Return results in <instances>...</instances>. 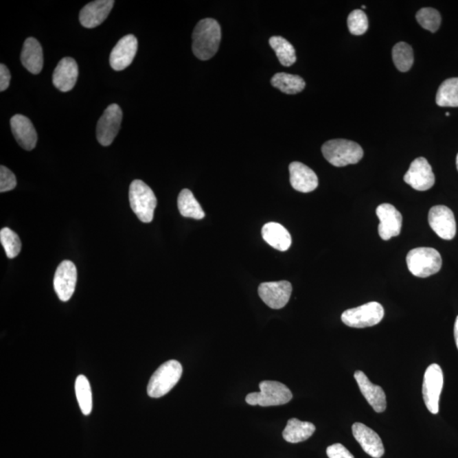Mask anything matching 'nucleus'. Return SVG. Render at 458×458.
Returning <instances> with one entry per match:
<instances>
[{
	"mask_svg": "<svg viewBox=\"0 0 458 458\" xmlns=\"http://www.w3.org/2000/svg\"><path fill=\"white\" fill-rule=\"evenodd\" d=\"M192 39L194 55L201 60H210L218 51L222 39L221 27L212 18H205L194 29Z\"/></svg>",
	"mask_w": 458,
	"mask_h": 458,
	"instance_id": "1",
	"label": "nucleus"
},
{
	"mask_svg": "<svg viewBox=\"0 0 458 458\" xmlns=\"http://www.w3.org/2000/svg\"><path fill=\"white\" fill-rule=\"evenodd\" d=\"M324 158L336 168L356 164L363 157V148L347 139H332L322 146Z\"/></svg>",
	"mask_w": 458,
	"mask_h": 458,
	"instance_id": "2",
	"label": "nucleus"
},
{
	"mask_svg": "<svg viewBox=\"0 0 458 458\" xmlns=\"http://www.w3.org/2000/svg\"><path fill=\"white\" fill-rule=\"evenodd\" d=\"M183 367L176 360H170L158 367L148 384L147 393L150 398H160L179 383L182 377Z\"/></svg>",
	"mask_w": 458,
	"mask_h": 458,
	"instance_id": "3",
	"label": "nucleus"
},
{
	"mask_svg": "<svg viewBox=\"0 0 458 458\" xmlns=\"http://www.w3.org/2000/svg\"><path fill=\"white\" fill-rule=\"evenodd\" d=\"M407 264L413 275L428 277L441 270L442 258L439 252L434 248L420 247L409 252Z\"/></svg>",
	"mask_w": 458,
	"mask_h": 458,
	"instance_id": "4",
	"label": "nucleus"
},
{
	"mask_svg": "<svg viewBox=\"0 0 458 458\" xmlns=\"http://www.w3.org/2000/svg\"><path fill=\"white\" fill-rule=\"evenodd\" d=\"M129 201L132 210L140 221L152 222L157 199L149 186L142 180H135L129 187Z\"/></svg>",
	"mask_w": 458,
	"mask_h": 458,
	"instance_id": "5",
	"label": "nucleus"
},
{
	"mask_svg": "<svg viewBox=\"0 0 458 458\" xmlns=\"http://www.w3.org/2000/svg\"><path fill=\"white\" fill-rule=\"evenodd\" d=\"M260 392H253L245 398L249 405L273 407L284 405L291 401L293 395L286 385L277 381L265 380L259 385Z\"/></svg>",
	"mask_w": 458,
	"mask_h": 458,
	"instance_id": "6",
	"label": "nucleus"
},
{
	"mask_svg": "<svg viewBox=\"0 0 458 458\" xmlns=\"http://www.w3.org/2000/svg\"><path fill=\"white\" fill-rule=\"evenodd\" d=\"M385 310L378 302H369L358 308L346 310L341 315L345 325L356 329L377 325L383 319Z\"/></svg>",
	"mask_w": 458,
	"mask_h": 458,
	"instance_id": "7",
	"label": "nucleus"
},
{
	"mask_svg": "<svg viewBox=\"0 0 458 458\" xmlns=\"http://www.w3.org/2000/svg\"><path fill=\"white\" fill-rule=\"evenodd\" d=\"M444 383L442 367L438 364H431L425 371L423 383V398L425 406L433 414L439 413V398Z\"/></svg>",
	"mask_w": 458,
	"mask_h": 458,
	"instance_id": "8",
	"label": "nucleus"
},
{
	"mask_svg": "<svg viewBox=\"0 0 458 458\" xmlns=\"http://www.w3.org/2000/svg\"><path fill=\"white\" fill-rule=\"evenodd\" d=\"M122 111L117 104H110L104 111L97 124V139L103 146H109L114 141L121 128Z\"/></svg>",
	"mask_w": 458,
	"mask_h": 458,
	"instance_id": "9",
	"label": "nucleus"
},
{
	"mask_svg": "<svg viewBox=\"0 0 458 458\" xmlns=\"http://www.w3.org/2000/svg\"><path fill=\"white\" fill-rule=\"evenodd\" d=\"M428 225L439 238L452 240L456 236L455 216L450 208L445 205H435L428 212Z\"/></svg>",
	"mask_w": 458,
	"mask_h": 458,
	"instance_id": "10",
	"label": "nucleus"
},
{
	"mask_svg": "<svg viewBox=\"0 0 458 458\" xmlns=\"http://www.w3.org/2000/svg\"><path fill=\"white\" fill-rule=\"evenodd\" d=\"M404 181L418 191L431 190L435 185V178L431 165L426 159L424 157L415 159L404 176Z\"/></svg>",
	"mask_w": 458,
	"mask_h": 458,
	"instance_id": "11",
	"label": "nucleus"
},
{
	"mask_svg": "<svg viewBox=\"0 0 458 458\" xmlns=\"http://www.w3.org/2000/svg\"><path fill=\"white\" fill-rule=\"evenodd\" d=\"M78 272L73 262L63 261L56 269L54 277V288L61 301H68L74 294Z\"/></svg>",
	"mask_w": 458,
	"mask_h": 458,
	"instance_id": "12",
	"label": "nucleus"
},
{
	"mask_svg": "<svg viewBox=\"0 0 458 458\" xmlns=\"http://www.w3.org/2000/svg\"><path fill=\"white\" fill-rule=\"evenodd\" d=\"M291 293L292 286L288 281L262 283L258 288L260 298L272 309L284 308L290 301Z\"/></svg>",
	"mask_w": 458,
	"mask_h": 458,
	"instance_id": "13",
	"label": "nucleus"
},
{
	"mask_svg": "<svg viewBox=\"0 0 458 458\" xmlns=\"http://www.w3.org/2000/svg\"><path fill=\"white\" fill-rule=\"evenodd\" d=\"M376 214L380 222L378 225V234L382 240H389L401 233L402 216L394 205L381 204L377 208Z\"/></svg>",
	"mask_w": 458,
	"mask_h": 458,
	"instance_id": "14",
	"label": "nucleus"
},
{
	"mask_svg": "<svg viewBox=\"0 0 458 458\" xmlns=\"http://www.w3.org/2000/svg\"><path fill=\"white\" fill-rule=\"evenodd\" d=\"M138 50V41L129 34L122 38L114 47L110 56V64L115 71L126 69L132 64Z\"/></svg>",
	"mask_w": 458,
	"mask_h": 458,
	"instance_id": "15",
	"label": "nucleus"
},
{
	"mask_svg": "<svg viewBox=\"0 0 458 458\" xmlns=\"http://www.w3.org/2000/svg\"><path fill=\"white\" fill-rule=\"evenodd\" d=\"M352 433L364 452L374 458L383 457L385 454L383 442L372 428L363 424L355 423L352 425Z\"/></svg>",
	"mask_w": 458,
	"mask_h": 458,
	"instance_id": "16",
	"label": "nucleus"
},
{
	"mask_svg": "<svg viewBox=\"0 0 458 458\" xmlns=\"http://www.w3.org/2000/svg\"><path fill=\"white\" fill-rule=\"evenodd\" d=\"M113 0H97L85 5L79 14L82 26L93 28L100 26L106 21L113 10Z\"/></svg>",
	"mask_w": 458,
	"mask_h": 458,
	"instance_id": "17",
	"label": "nucleus"
},
{
	"mask_svg": "<svg viewBox=\"0 0 458 458\" xmlns=\"http://www.w3.org/2000/svg\"><path fill=\"white\" fill-rule=\"evenodd\" d=\"M354 378L364 398L376 413H383L387 409V396L384 389L375 385L362 371H356Z\"/></svg>",
	"mask_w": 458,
	"mask_h": 458,
	"instance_id": "18",
	"label": "nucleus"
},
{
	"mask_svg": "<svg viewBox=\"0 0 458 458\" xmlns=\"http://www.w3.org/2000/svg\"><path fill=\"white\" fill-rule=\"evenodd\" d=\"M288 170H290L291 185L299 192H312L319 186V179L314 171L301 162H292Z\"/></svg>",
	"mask_w": 458,
	"mask_h": 458,
	"instance_id": "19",
	"label": "nucleus"
},
{
	"mask_svg": "<svg viewBox=\"0 0 458 458\" xmlns=\"http://www.w3.org/2000/svg\"><path fill=\"white\" fill-rule=\"evenodd\" d=\"M78 78V66L71 57L63 58L53 73V84L61 92H69Z\"/></svg>",
	"mask_w": 458,
	"mask_h": 458,
	"instance_id": "20",
	"label": "nucleus"
},
{
	"mask_svg": "<svg viewBox=\"0 0 458 458\" xmlns=\"http://www.w3.org/2000/svg\"><path fill=\"white\" fill-rule=\"evenodd\" d=\"M13 135L24 150H34L38 141L37 132L32 122L23 115H16L10 119Z\"/></svg>",
	"mask_w": 458,
	"mask_h": 458,
	"instance_id": "21",
	"label": "nucleus"
},
{
	"mask_svg": "<svg viewBox=\"0 0 458 458\" xmlns=\"http://www.w3.org/2000/svg\"><path fill=\"white\" fill-rule=\"evenodd\" d=\"M21 60L23 67L31 73H41L43 66V55L41 45L37 39L28 38L25 41Z\"/></svg>",
	"mask_w": 458,
	"mask_h": 458,
	"instance_id": "22",
	"label": "nucleus"
},
{
	"mask_svg": "<svg viewBox=\"0 0 458 458\" xmlns=\"http://www.w3.org/2000/svg\"><path fill=\"white\" fill-rule=\"evenodd\" d=\"M262 234L263 240L277 251H286L291 247L290 233L279 223H266L262 227Z\"/></svg>",
	"mask_w": 458,
	"mask_h": 458,
	"instance_id": "23",
	"label": "nucleus"
},
{
	"mask_svg": "<svg viewBox=\"0 0 458 458\" xmlns=\"http://www.w3.org/2000/svg\"><path fill=\"white\" fill-rule=\"evenodd\" d=\"M316 431L315 425L310 422H302L291 418L283 431V437L287 442L299 443L311 437Z\"/></svg>",
	"mask_w": 458,
	"mask_h": 458,
	"instance_id": "24",
	"label": "nucleus"
},
{
	"mask_svg": "<svg viewBox=\"0 0 458 458\" xmlns=\"http://www.w3.org/2000/svg\"><path fill=\"white\" fill-rule=\"evenodd\" d=\"M271 84L281 92L287 95H297L305 89L306 82L300 76L279 72L273 76Z\"/></svg>",
	"mask_w": 458,
	"mask_h": 458,
	"instance_id": "25",
	"label": "nucleus"
},
{
	"mask_svg": "<svg viewBox=\"0 0 458 458\" xmlns=\"http://www.w3.org/2000/svg\"><path fill=\"white\" fill-rule=\"evenodd\" d=\"M178 207L180 214L185 218L201 220L205 218V212L199 202L190 190H183L178 199Z\"/></svg>",
	"mask_w": 458,
	"mask_h": 458,
	"instance_id": "26",
	"label": "nucleus"
},
{
	"mask_svg": "<svg viewBox=\"0 0 458 458\" xmlns=\"http://www.w3.org/2000/svg\"><path fill=\"white\" fill-rule=\"evenodd\" d=\"M269 45L284 67H291L297 62V58L294 46L286 38L280 36H273L269 39Z\"/></svg>",
	"mask_w": 458,
	"mask_h": 458,
	"instance_id": "27",
	"label": "nucleus"
},
{
	"mask_svg": "<svg viewBox=\"0 0 458 458\" xmlns=\"http://www.w3.org/2000/svg\"><path fill=\"white\" fill-rule=\"evenodd\" d=\"M435 101L441 107H458V78L446 79L442 82Z\"/></svg>",
	"mask_w": 458,
	"mask_h": 458,
	"instance_id": "28",
	"label": "nucleus"
},
{
	"mask_svg": "<svg viewBox=\"0 0 458 458\" xmlns=\"http://www.w3.org/2000/svg\"><path fill=\"white\" fill-rule=\"evenodd\" d=\"M76 396H77L79 407L84 415H89L93 409V398L91 387L84 375H79L75 384Z\"/></svg>",
	"mask_w": 458,
	"mask_h": 458,
	"instance_id": "29",
	"label": "nucleus"
},
{
	"mask_svg": "<svg viewBox=\"0 0 458 458\" xmlns=\"http://www.w3.org/2000/svg\"><path fill=\"white\" fill-rule=\"evenodd\" d=\"M395 66L400 71H409L414 62L413 50L409 43L400 42L392 49Z\"/></svg>",
	"mask_w": 458,
	"mask_h": 458,
	"instance_id": "30",
	"label": "nucleus"
},
{
	"mask_svg": "<svg viewBox=\"0 0 458 458\" xmlns=\"http://www.w3.org/2000/svg\"><path fill=\"white\" fill-rule=\"evenodd\" d=\"M0 242H1L7 257L13 259L19 255L21 250V242L19 236L9 228H3L0 231Z\"/></svg>",
	"mask_w": 458,
	"mask_h": 458,
	"instance_id": "31",
	"label": "nucleus"
},
{
	"mask_svg": "<svg viewBox=\"0 0 458 458\" xmlns=\"http://www.w3.org/2000/svg\"><path fill=\"white\" fill-rule=\"evenodd\" d=\"M416 18L420 26L428 31L435 32L442 23L441 14L433 8H423L418 10Z\"/></svg>",
	"mask_w": 458,
	"mask_h": 458,
	"instance_id": "32",
	"label": "nucleus"
},
{
	"mask_svg": "<svg viewBox=\"0 0 458 458\" xmlns=\"http://www.w3.org/2000/svg\"><path fill=\"white\" fill-rule=\"evenodd\" d=\"M347 25L352 34L359 36L365 34L369 29V20L362 10H355L349 14Z\"/></svg>",
	"mask_w": 458,
	"mask_h": 458,
	"instance_id": "33",
	"label": "nucleus"
},
{
	"mask_svg": "<svg viewBox=\"0 0 458 458\" xmlns=\"http://www.w3.org/2000/svg\"><path fill=\"white\" fill-rule=\"evenodd\" d=\"M17 185L14 173L5 165L0 168V192H7L14 189Z\"/></svg>",
	"mask_w": 458,
	"mask_h": 458,
	"instance_id": "34",
	"label": "nucleus"
},
{
	"mask_svg": "<svg viewBox=\"0 0 458 458\" xmlns=\"http://www.w3.org/2000/svg\"><path fill=\"white\" fill-rule=\"evenodd\" d=\"M327 455L329 458H354L347 448L339 443L328 447Z\"/></svg>",
	"mask_w": 458,
	"mask_h": 458,
	"instance_id": "35",
	"label": "nucleus"
},
{
	"mask_svg": "<svg viewBox=\"0 0 458 458\" xmlns=\"http://www.w3.org/2000/svg\"><path fill=\"white\" fill-rule=\"evenodd\" d=\"M10 73L5 65H0V91H5L10 85Z\"/></svg>",
	"mask_w": 458,
	"mask_h": 458,
	"instance_id": "36",
	"label": "nucleus"
},
{
	"mask_svg": "<svg viewBox=\"0 0 458 458\" xmlns=\"http://www.w3.org/2000/svg\"><path fill=\"white\" fill-rule=\"evenodd\" d=\"M454 337H455L456 345L458 349V316L457 317L455 325H454Z\"/></svg>",
	"mask_w": 458,
	"mask_h": 458,
	"instance_id": "37",
	"label": "nucleus"
},
{
	"mask_svg": "<svg viewBox=\"0 0 458 458\" xmlns=\"http://www.w3.org/2000/svg\"><path fill=\"white\" fill-rule=\"evenodd\" d=\"M456 164H457V170H458V154H457V156Z\"/></svg>",
	"mask_w": 458,
	"mask_h": 458,
	"instance_id": "38",
	"label": "nucleus"
},
{
	"mask_svg": "<svg viewBox=\"0 0 458 458\" xmlns=\"http://www.w3.org/2000/svg\"><path fill=\"white\" fill-rule=\"evenodd\" d=\"M366 8H367V7L365 5L362 6V9H366Z\"/></svg>",
	"mask_w": 458,
	"mask_h": 458,
	"instance_id": "39",
	"label": "nucleus"
},
{
	"mask_svg": "<svg viewBox=\"0 0 458 458\" xmlns=\"http://www.w3.org/2000/svg\"><path fill=\"white\" fill-rule=\"evenodd\" d=\"M446 117H449L450 113H446Z\"/></svg>",
	"mask_w": 458,
	"mask_h": 458,
	"instance_id": "40",
	"label": "nucleus"
}]
</instances>
